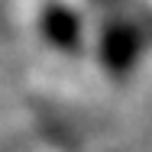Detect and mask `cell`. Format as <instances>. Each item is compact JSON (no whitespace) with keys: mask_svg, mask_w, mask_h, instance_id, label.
<instances>
[{"mask_svg":"<svg viewBox=\"0 0 152 152\" xmlns=\"http://www.w3.org/2000/svg\"><path fill=\"white\" fill-rule=\"evenodd\" d=\"M39 32L61 55H78L84 49V20L68 3H58V0L45 3L39 13Z\"/></svg>","mask_w":152,"mask_h":152,"instance_id":"2","label":"cell"},{"mask_svg":"<svg viewBox=\"0 0 152 152\" xmlns=\"http://www.w3.org/2000/svg\"><path fill=\"white\" fill-rule=\"evenodd\" d=\"M146 49V36L139 26L126 23V20H113L107 23L104 32H100V45H97V55H100V65L107 68V75L113 78H126L136 61Z\"/></svg>","mask_w":152,"mask_h":152,"instance_id":"1","label":"cell"}]
</instances>
